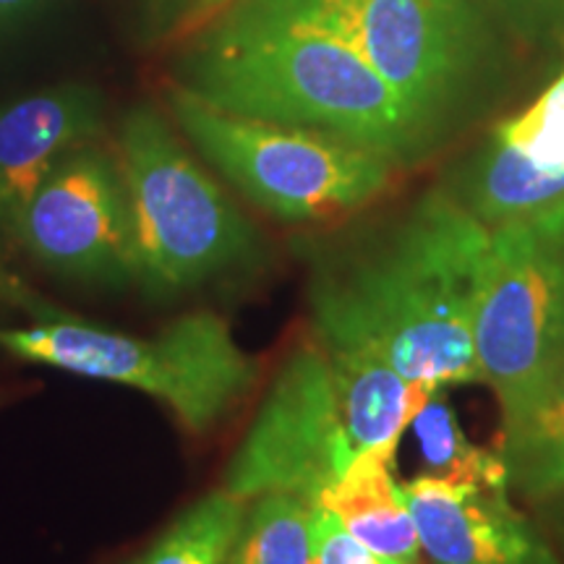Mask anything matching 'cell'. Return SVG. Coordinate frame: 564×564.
I'll return each instance as SVG.
<instances>
[{
    "label": "cell",
    "mask_w": 564,
    "mask_h": 564,
    "mask_svg": "<svg viewBox=\"0 0 564 564\" xmlns=\"http://www.w3.org/2000/svg\"><path fill=\"white\" fill-rule=\"evenodd\" d=\"M333 32L377 70L432 139L440 137L478 61L468 0H264Z\"/></svg>",
    "instance_id": "52a82bcc"
},
{
    "label": "cell",
    "mask_w": 564,
    "mask_h": 564,
    "mask_svg": "<svg viewBox=\"0 0 564 564\" xmlns=\"http://www.w3.org/2000/svg\"><path fill=\"white\" fill-rule=\"evenodd\" d=\"M0 350L152 394L192 434L212 432L243 405L259 382L257 358L238 345L230 324L212 312L183 314L150 337L110 333L76 316L0 327Z\"/></svg>",
    "instance_id": "3957f363"
},
{
    "label": "cell",
    "mask_w": 564,
    "mask_h": 564,
    "mask_svg": "<svg viewBox=\"0 0 564 564\" xmlns=\"http://www.w3.org/2000/svg\"><path fill=\"white\" fill-rule=\"evenodd\" d=\"M491 228L449 192H429L390 230L312 272L314 291L364 327L408 382H481L476 312Z\"/></svg>",
    "instance_id": "7a4b0ae2"
},
{
    "label": "cell",
    "mask_w": 564,
    "mask_h": 564,
    "mask_svg": "<svg viewBox=\"0 0 564 564\" xmlns=\"http://www.w3.org/2000/svg\"><path fill=\"white\" fill-rule=\"evenodd\" d=\"M118 165L133 215L137 282L147 295L173 299L257 267L262 243L253 225L152 105L123 118Z\"/></svg>",
    "instance_id": "277c9868"
},
{
    "label": "cell",
    "mask_w": 564,
    "mask_h": 564,
    "mask_svg": "<svg viewBox=\"0 0 564 564\" xmlns=\"http://www.w3.org/2000/svg\"><path fill=\"white\" fill-rule=\"evenodd\" d=\"M171 110L194 150L282 223H329L361 212L390 192L400 171L392 160L333 133L232 116L175 84Z\"/></svg>",
    "instance_id": "5b68a950"
},
{
    "label": "cell",
    "mask_w": 564,
    "mask_h": 564,
    "mask_svg": "<svg viewBox=\"0 0 564 564\" xmlns=\"http://www.w3.org/2000/svg\"><path fill=\"white\" fill-rule=\"evenodd\" d=\"M411 429L421 447L423 474L468 484H507V468L499 453L468 440L453 405L436 392L415 415ZM510 486V484H507Z\"/></svg>",
    "instance_id": "ac0fdd59"
},
{
    "label": "cell",
    "mask_w": 564,
    "mask_h": 564,
    "mask_svg": "<svg viewBox=\"0 0 564 564\" xmlns=\"http://www.w3.org/2000/svg\"><path fill=\"white\" fill-rule=\"evenodd\" d=\"M489 3L523 37H564V0H489Z\"/></svg>",
    "instance_id": "ffe728a7"
},
{
    "label": "cell",
    "mask_w": 564,
    "mask_h": 564,
    "mask_svg": "<svg viewBox=\"0 0 564 564\" xmlns=\"http://www.w3.org/2000/svg\"><path fill=\"white\" fill-rule=\"evenodd\" d=\"M243 499L212 491L188 507L137 564H225L246 518Z\"/></svg>",
    "instance_id": "e0dca14e"
},
{
    "label": "cell",
    "mask_w": 564,
    "mask_h": 564,
    "mask_svg": "<svg viewBox=\"0 0 564 564\" xmlns=\"http://www.w3.org/2000/svg\"><path fill=\"white\" fill-rule=\"evenodd\" d=\"M238 3L241 0H188L178 21L167 30L165 42H188L215 24L217 19L225 17L230 9H236Z\"/></svg>",
    "instance_id": "7402d4cb"
},
{
    "label": "cell",
    "mask_w": 564,
    "mask_h": 564,
    "mask_svg": "<svg viewBox=\"0 0 564 564\" xmlns=\"http://www.w3.org/2000/svg\"><path fill=\"white\" fill-rule=\"evenodd\" d=\"M429 564H562L507 484L415 476L400 484Z\"/></svg>",
    "instance_id": "8fae6325"
},
{
    "label": "cell",
    "mask_w": 564,
    "mask_h": 564,
    "mask_svg": "<svg viewBox=\"0 0 564 564\" xmlns=\"http://www.w3.org/2000/svg\"><path fill=\"white\" fill-rule=\"evenodd\" d=\"M13 398V392H9V390H0V405L6 403V400H11Z\"/></svg>",
    "instance_id": "484cf974"
},
{
    "label": "cell",
    "mask_w": 564,
    "mask_h": 564,
    "mask_svg": "<svg viewBox=\"0 0 564 564\" xmlns=\"http://www.w3.org/2000/svg\"><path fill=\"white\" fill-rule=\"evenodd\" d=\"M13 243L63 280L112 291L137 282V236L118 158L95 141L68 152L32 196Z\"/></svg>",
    "instance_id": "9c48e42d"
},
{
    "label": "cell",
    "mask_w": 564,
    "mask_h": 564,
    "mask_svg": "<svg viewBox=\"0 0 564 564\" xmlns=\"http://www.w3.org/2000/svg\"><path fill=\"white\" fill-rule=\"evenodd\" d=\"M186 45L175 87L209 108L333 133L398 167L432 150L398 91L348 42L264 0H241Z\"/></svg>",
    "instance_id": "6da1fadb"
},
{
    "label": "cell",
    "mask_w": 564,
    "mask_h": 564,
    "mask_svg": "<svg viewBox=\"0 0 564 564\" xmlns=\"http://www.w3.org/2000/svg\"><path fill=\"white\" fill-rule=\"evenodd\" d=\"M398 447L394 442L358 453L340 481L324 491L314 507L335 512L352 539L373 554L419 564L423 556L419 531L394 478Z\"/></svg>",
    "instance_id": "5bb4252c"
},
{
    "label": "cell",
    "mask_w": 564,
    "mask_h": 564,
    "mask_svg": "<svg viewBox=\"0 0 564 564\" xmlns=\"http://www.w3.org/2000/svg\"><path fill=\"white\" fill-rule=\"evenodd\" d=\"M502 455L510 491L531 505L564 491V371L502 426Z\"/></svg>",
    "instance_id": "9a60e30c"
},
{
    "label": "cell",
    "mask_w": 564,
    "mask_h": 564,
    "mask_svg": "<svg viewBox=\"0 0 564 564\" xmlns=\"http://www.w3.org/2000/svg\"><path fill=\"white\" fill-rule=\"evenodd\" d=\"M476 361L502 426L564 371V212L491 228Z\"/></svg>",
    "instance_id": "8992f818"
},
{
    "label": "cell",
    "mask_w": 564,
    "mask_h": 564,
    "mask_svg": "<svg viewBox=\"0 0 564 564\" xmlns=\"http://www.w3.org/2000/svg\"><path fill=\"white\" fill-rule=\"evenodd\" d=\"M314 340L327 358L345 434L358 453L403 440L436 392L413 384L390 364L384 350L335 301L308 288Z\"/></svg>",
    "instance_id": "7c38bea8"
},
{
    "label": "cell",
    "mask_w": 564,
    "mask_h": 564,
    "mask_svg": "<svg viewBox=\"0 0 564 564\" xmlns=\"http://www.w3.org/2000/svg\"><path fill=\"white\" fill-rule=\"evenodd\" d=\"M188 0H147V6H150L152 17H154V24H160L162 30H171V26L178 21V17L186 9Z\"/></svg>",
    "instance_id": "603a6c76"
},
{
    "label": "cell",
    "mask_w": 564,
    "mask_h": 564,
    "mask_svg": "<svg viewBox=\"0 0 564 564\" xmlns=\"http://www.w3.org/2000/svg\"><path fill=\"white\" fill-rule=\"evenodd\" d=\"M449 194L489 228L564 212V70L491 131Z\"/></svg>",
    "instance_id": "30bf717a"
},
{
    "label": "cell",
    "mask_w": 564,
    "mask_h": 564,
    "mask_svg": "<svg viewBox=\"0 0 564 564\" xmlns=\"http://www.w3.org/2000/svg\"><path fill=\"white\" fill-rule=\"evenodd\" d=\"M312 514L314 507L293 494L251 499L225 564H314Z\"/></svg>",
    "instance_id": "2e32d148"
},
{
    "label": "cell",
    "mask_w": 564,
    "mask_h": 564,
    "mask_svg": "<svg viewBox=\"0 0 564 564\" xmlns=\"http://www.w3.org/2000/svg\"><path fill=\"white\" fill-rule=\"evenodd\" d=\"M37 3L40 0H0V24L24 17V13L32 11Z\"/></svg>",
    "instance_id": "d4e9b609"
},
{
    "label": "cell",
    "mask_w": 564,
    "mask_h": 564,
    "mask_svg": "<svg viewBox=\"0 0 564 564\" xmlns=\"http://www.w3.org/2000/svg\"><path fill=\"white\" fill-rule=\"evenodd\" d=\"M0 306L21 312L32 322H61L74 316L63 306H58V303L47 301L45 295L34 291L32 285H26V282L21 280L17 272L9 270L3 262H0Z\"/></svg>",
    "instance_id": "44dd1931"
},
{
    "label": "cell",
    "mask_w": 564,
    "mask_h": 564,
    "mask_svg": "<svg viewBox=\"0 0 564 564\" xmlns=\"http://www.w3.org/2000/svg\"><path fill=\"white\" fill-rule=\"evenodd\" d=\"M312 562L314 564H408L373 554L352 539L335 512L314 507L312 514Z\"/></svg>",
    "instance_id": "d6986e66"
},
{
    "label": "cell",
    "mask_w": 564,
    "mask_h": 564,
    "mask_svg": "<svg viewBox=\"0 0 564 564\" xmlns=\"http://www.w3.org/2000/svg\"><path fill=\"white\" fill-rule=\"evenodd\" d=\"M100 91L84 84L34 91L0 108V238L17 241L32 196L68 152L105 129Z\"/></svg>",
    "instance_id": "4fadbf2b"
},
{
    "label": "cell",
    "mask_w": 564,
    "mask_h": 564,
    "mask_svg": "<svg viewBox=\"0 0 564 564\" xmlns=\"http://www.w3.org/2000/svg\"><path fill=\"white\" fill-rule=\"evenodd\" d=\"M356 457L319 345L295 348L225 474V491L251 502L262 494H293L316 505Z\"/></svg>",
    "instance_id": "ba28073f"
},
{
    "label": "cell",
    "mask_w": 564,
    "mask_h": 564,
    "mask_svg": "<svg viewBox=\"0 0 564 564\" xmlns=\"http://www.w3.org/2000/svg\"><path fill=\"white\" fill-rule=\"evenodd\" d=\"M535 507H539L541 514H544L546 525L552 528L554 535L562 541V546H564V491L556 494V497H552V499H546V502H539Z\"/></svg>",
    "instance_id": "cb8c5ba5"
}]
</instances>
